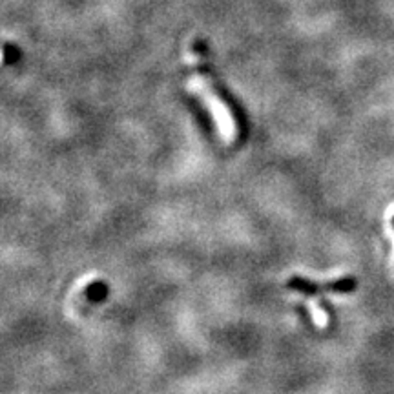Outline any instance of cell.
I'll return each instance as SVG.
<instances>
[{
    "instance_id": "obj_4",
    "label": "cell",
    "mask_w": 394,
    "mask_h": 394,
    "mask_svg": "<svg viewBox=\"0 0 394 394\" xmlns=\"http://www.w3.org/2000/svg\"><path fill=\"white\" fill-rule=\"evenodd\" d=\"M393 239H394V237H393ZM393 267H394V252H393Z\"/></svg>"
},
{
    "instance_id": "obj_2",
    "label": "cell",
    "mask_w": 394,
    "mask_h": 394,
    "mask_svg": "<svg viewBox=\"0 0 394 394\" xmlns=\"http://www.w3.org/2000/svg\"><path fill=\"white\" fill-rule=\"evenodd\" d=\"M290 289L299 292V294H320V292H325V290H338V292H347L349 289L354 287V281L350 277H345L341 281H331V283H322V285H316V283H310V281L303 280V277H296L289 283Z\"/></svg>"
},
{
    "instance_id": "obj_3",
    "label": "cell",
    "mask_w": 394,
    "mask_h": 394,
    "mask_svg": "<svg viewBox=\"0 0 394 394\" xmlns=\"http://www.w3.org/2000/svg\"><path fill=\"white\" fill-rule=\"evenodd\" d=\"M308 310H310V316H313V322L317 329H325L329 325V317H327L325 310L322 308L320 301L317 299H308L307 301Z\"/></svg>"
},
{
    "instance_id": "obj_1",
    "label": "cell",
    "mask_w": 394,
    "mask_h": 394,
    "mask_svg": "<svg viewBox=\"0 0 394 394\" xmlns=\"http://www.w3.org/2000/svg\"><path fill=\"white\" fill-rule=\"evenodd\" d=\"M186 63H188V81H186L188 91H192L201 100V105L209 110L210 117L218 128V133L223 143H227V145L236 143L237 136H239L236 115H234L227 100L219 96L216 82L212 81L209 70H206L203 53L197 50L195 44L188 48Z\"/></svg>"
}]
</instances>
